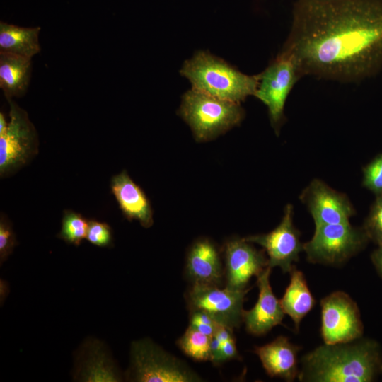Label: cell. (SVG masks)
Wrapping results in <instances>:
<instances>
[{
    "mask_svg": "<svg viewBox=\"0 0 382 382\" xmlns=\"http://www.w3.org/2000/svg\"><path fill=\"white\" fill-rule=\"evenodd\" d=\"M301 75L340 81L382 67V0H298L282 49Z\"/></svg>",
    "mask_w": 382,
    "mask_h": 382,
    "instance_id": "6da1fadb",
    "label": "cell"
},
{
    "mask_svg": "<svg viewBox=\"0 0 382 382\" xmlns=\"http://www.w3.org/2000/svg\"><path fill=\"white\" fill-rule=\"evenodd\" d=\"M381 350L370 339L320 345L304 355L298 378L311 382H370L380 371Z\"/></svg>",
    "mask_w": 382,
    "mask_h": 382,
    "instance_id": "7a4b0ae2",
    "label": "cell"
},
{
    "mask_svg": "<svg viewBox=\"0 0 382 382\" xmlns=\"http://www.w3.org/2000/svg\"><path fill=\"white\" fill-rule=\"evenodd\" d=\"M180 73L189 80L192 88L238 103L255 95L259 81V74H245L204 51L186 60Z\"/></svg>",
    "mask_w": 382,
    "mask_h": 382,
    "instance_id": "3957f363",
    "label": "cell"
},
{
    "mask_svg": "<svg viewBox=\"0 0 382 382\" xmlns=\"http://www.w3.org/2000/svg\"><path fill=\"white\" fill-rule=\"evenodd\" d=\"M180 116L189 125L197 141H207L241 123L244 110L240 103L221 99L195 88L185 93Z\"/></svg>",
    "mask_w": 382,
    "mask_h": 382,
    "instance_id": "277c9868",
    "label": "cell"
},
{
    "mask_svg": "<svg viewBox=\"0 0 382 382\" xmlns=\"http://www.w3.org/2000/svg\"><path fill=\"white\" fill-rule=\"evenodd\" d=\"M369 238L364 228L349 222L316 226L312 238L303 243L312 263L340 265L361 250Z\"/></svg>",
    "mask_w": 382,
    "mask_h": 382,
    "instance_id": "5b68a950",
    "label": "cell"
},
{
    "mask_svg": "<svg viewBox=\"0 0 382 382\" xmlns=\"http://www.w3.org/2000/svg\"><path fill=\"white\" fill-rule=\"evenodd\" d=\"M301 76L295 59L282 50L259 74L254 96L267 107L270 123L277 134L284 121L286 99Z\"/></svg>",
    "mask_w": 382,
    "mask_h": 382,
    "instance_id": "8992f818",
    "label": "cell"
},
{
    "mask_svg": "<svg viewBox=\"0 0 382 382\" xmlns=\"http://www.w3.org/2000/svg\"><path fill=\"white\" fill-rule=\"evenodd\" d=\"M134 381L139 382H192L200 377L185 363L151 341L134 342L131 349Z\"/></svg>",
    "mask_w": 382,
    "mask_h": 382,
    "instance_id": "52a82bcc",
    "label": "cell"
},
{
    "mask_svg": "<svg viewBox=\"0 0 382 382\" xmlns=\"http://www.w3.org/2000/svg\"><path fill=\"white\" fill-rule=\"evenodd\" d=\"M12 98L9 103L10 120L6 132L0 134V174L8 175L28 163L37 152L36 129L27 112Z\"/></svg>",
    "mask_w": 382,
    "mask_h": 382,
    "instance_id": "ba28073f",
    "label": "cell"
},
{
    "mask_svg": "<svg viewBox=\"0 0 382 382\" xmlns=\"http://www.w3.org/2000/svg\"><path fill=\"white\" fill-rule=\"evenodd\" d=\"M324 343H345L361 337L364 327L357 303L345 292L334 291L320 301Z\"/></svg>",
    "mask_w": 382,
    "mask_h": 382,
    "instance_id": "9c48e42d",
    "label": "cell"
},
{
    "mask_svg": "<svg viewBox=\"0 0 382 382\" xmlns=\"http://www.w3.org/2000/svg\"><path fill=\"white\" fill-rule=\"evenodd\" d=\"M248 291V288L220 289L216 285L195 283L188 291L187 299L192 312H204L218 324L233 329L243 321V304Z\"/></svg>",
    "mask_w": 382,
    "mask_h": 382,
    "instance_id": "30bf717a",
    "label": "cell"
},
{
    "mask_svg": "<svg viewBox=\"0 0 382 382\" xmlns=\"http://www.w3.org/2000/svg\"><path fill=\"white\" fill-rule=\"evenodd\" d=\"M294 208L287 204L279 224L267 233L244 238L247 241L260 245L267 255L268 266L279 267L284 272H290L294 262L299 259L303 250L299 231L293 223Z\"/></svg>",
    "mask_w": 382,
    "mask_h": 382,
    "instance_id": "8fae6325",
    "label": "cell"
},
{
    "mask_svg": "<svg viewBox=\"0 0 382 382\" xmlns=\"http://www.w3.org/2000/svg\"><path fill=\"white\" fill-rule=\"evenodd\" d=\"M300 199L306 204L315 226L349 222L355 210L348 197L322 180H313L303 190Z\"/></svg>",
    "mask_w": 382,
    "mask_h": 382,
    "instance_id": "7c38bea8",
    "label": "cell"
},
{
    "mask_svg": "<svg viewBox=\"0 0 382 382\" xmlns=\"http://www.w3.org/2000/svg\"><path fill=\"white\" fill-rule=\"evenodd\" d=\"M226 287L245 289L253 276H257L268 266L264 250H257L243 238L228 241L224 248Z\"/></svg>",
    "mask_w": 382,
    "mask_h": 382,
    "instance_id": "4fadbf2b",
    "label": "cell"
},
{
    "mask_svg": "<svg viewBox=\"0 0 382 382\" xmlns=\"http://www.w3.org/2000/svg\"><path fill=\"white\" fill-rule=\"evenodd\" d=\"M271 270L267 266L257 276L258 299L253 308L243 312L246 330L255 335H265L281 324L285 314L270 283Z\"/></svg>",
    "mask_w": 382,
    "mask_h": 382,
    "instance_id": "5bb4252c",
    "label": "cell"
},
{
    "mask_svg": "<svg viewBox=\"0 0 382 382\" xmlns=\"http://www.w3.org/2000/svg\"><path fill=\"white\" fill-rule=\"evenodd\" d=\"M110 188L123 215L128 220H137L144 228L152 226L153 211L150 202L126 170L112 178Z\"/></svg>",
    "mask_w": 382,
    "mask_h": 382,
    "instance_id": "9a60e30c",
    "label": "cell"
},
{
    "mask_svg": "<svg viewBox=\"0 0 382 382\" xmlns=\"http://www.w3.org/2000/svg\"><path fill=\"white\" fill-rule=\"evenodd\" d=\"M299 347L291 344L287 337L279 336L270 343L256 347L255 352L270 376L292 381L298 378L299 373Z\"/></svg>",
    "mask_w": 382,
    "mask_h": 382,
    "instance_id": "2e32d148",
    "label": "cell"
},
{
    "mask_svg": "<svg viewBox=\"0 0 382 382\" xmlns=\"http://www.w3.org/2000/svg\"><path fill=\"white\" fill-rule=\"evenodd\" d=\"M186 270L193 284L218 286L222 278V267L216 245L207 238L195 242L187 253Z\"/></svg>",
    "mask_w": 382,
    "mask_h": 382,
    "instance_id": "e0dca14e",
    "label": "cell"
},
{
    "mask_svg": "<svg viewBox=\"0 0 382 382\" xmlns=\"http://www.w3.org/2000/svg\"><path fill=\"white\" fill-rule=\"evenodd\" d=\"M32 73V59L0 52V88L6 99L23 96Z\"/></svg>",
    "mask_w": 382,
    "mask_h": 382,
    "instance_id": "ac0fdd59",
    "label": "cell"
},
{
    "mask_svg": "<svg viewBox=\"0 0 382 382\" xmlns=\"http://www.w3.org/2000/svg\"><path fill=\"white\" fill-rule=\"evenodd\" d=\"M289 273V284L279 301L284 313L290 316L299 330L302 319L313 308L315 299L303 272L294 267Z\"/></svg>",
    "mask_w": 382,
    "mask_h": 382,
    "instance_id": "d6986e66",
    "label": "cell"
},
{
    "mask_svg": "<svg viewBox=\"0 0 382 382\" xmlns=\"http://www.w3.org/2000/svg\"><path fill=\"white\" fill-rule=\"evenodd\" d=\"M41 28H23L0 22V52L30 58L40 52Z\"/></svg>",
    "mask_w": 382,
    "mask_h": 382,
    "instance_id": "ffe728a7",
    "label": "cell"
},
{
    "mask_svg": "<svg viewBox=\"0 0 382 382\" xmlns=\"http://www.w3.org/2000/svg\"><path fill=\"white\" fill-rule=\"evenodd\" d=\"M212 337L190 325L184 335L178 340V346L186 355L194 360H210Z\"/></svg>",
    "mask_w": 382,
    "mask_h": 382,
    "instance_id": "44dd1931",
    "label": "cell"
},
{
    "mask_svg": "<svg viewBox=\"0 0 382 382\" xmlns=\"http://www.w3.org/2000/svg\"><path fill=\"white\" fill-rule=\"evenodd\" d=\"M100 349H91L90 358L87 359L83 372L84 381H118L110 360Z\"/></svg>",
    "mask_w": 382,
    "mask_h": 382,
    "instance_id": "7402d4cb",
    "label": "cell"
},
{
    "mask_svg": "<svg viewBox=\"0 0 382 382\" xmlns=\"http://www.w3.org/2000/svg\"><path fill=\"white\" fill-rule=\"evenodd\" d=\"M88 228V221L80 214L71 210L64 212L62 228L59 238L68 243L79 245L86 238Z\"/></svg>",
    "mask_w": 382,
    "mask_h": 382,
    "instance_id": "603a6c76",
    "label": "cell"
},
{
    "mask_svg": "<svg viewBox=\"0 0 382 382\" xmlns=\"http://www.w3.org/2000/svg\"><path fill=\"white\" fill-rule=\"evenodd\" d=\"M363 228L369 240L382 245V194L376 196Z\"/></svg>",
    "mask_w": 382,
    "mask_h": 382,
    "instance_id": "cb8c5ba5",
    "label": "cell"
},
{
    "mask_svg": "<svg viewBox=\"0 0 382 382\" xmlns=\"http://www.w3.org/2000/svg\"><path fill=\"white\" fill-rule=\"evenodd\" d=\"M362 185L376 196L382 194V153L363 168Z\"/></svg>",
    "mask_w": 382,
    "mask_h": 382,
    "instance_id": "d4e9b609",
    "label": "cell"
},
{
    "mask_svg": "<svg viewBox=\"0 0 382 382\" xmlns=\"http://www.w3.org/2000/svg\"><path fill=\"white\" fill-rule=\"evenodd\" d=\"M86 238L91 243L99 247H108L112 244L111 228L104 222L96 220L88 221V228Z\"/></svg>",
    "mask_w": 382,
    "mask_h": 382,
    "instance_id": "484cf974",
    "label": "cell"
},
{
    "mask_svg": "<svg viewBox=\"0 0 382 382\" xmlns=\"http://www.w3.org/2000/svg\"><path fill=\"white\" fill-rule=\"evenodd\" d=\"M16 244V238L9 222L1 217L0 221V260L4 262L11 253Z\"/></svg>",
    "mask_w": 382,
    "mask_h": 382,
    "instance_id": "4316f807",
    "label": "cell"
},
{
    "mask_svg": "<svg viewBox=\"0 0 382 382\" xmlns=\"http://www.w3.org/2000/svg\"><path fill=\"white\" fill-rule=\"evenodd\" d=\"M238 353L233 338L221 343L219 356L214 363L219 364L237 357Z\"/></svg>",
    "mask_w": 382,
    "mask_h": 382,
    "instance_id": "83f0119b",
    "label": "cell"
},
{
    "mask_svg": "<svg viewBox=\"0 0 382 382\" xmlns=\"http://www.w3.org/2000/svg\"><path fill=\"white\" fill-rule=\"evenodd\" d=\"M214 337H215L222 343L226 340L233 338L232 335V329L219 325Z\"/></svg>",
    "mask_w": 382,
    "mask_h": 382,
    "instance_id": "f1b7e54d",
    "label": "cell"
},
{
    "mask_svg": "<svg viewBox=\"0 0 382 382\" xmlns=\"http://www.w3.org/2000/svg\"><path fill=\"white\" fill-rule=\"evenodd\" d=\"M190 325L204 335L209 337H213L214 336L219 324L216 325H212L203 323H197Z\"/></svg>",
    "mask_w": 382,
    "mask_h": 382,
    "instance_id": "f546056e",
    "label": "cell"
},
{
    "mask_svg": "<svg viewBox=\"0 0 382 382\" xmlns=\"http://www.w3.org/2000/svg\"><path fill=\"white\" fill-rule=\"evenodd\" d=\"M371 260L378 272L382 277V245H378V248L372 253Z\"/></svg>",
    "mask_w": 382,
    "mask_h": 382,
    "instance_id": "4dcf8cb0",
    "label": "cell"
},
{
    "mask_svg": "<svg viewBox=\"0 0 382 382\" xmlns=\"http://www.w3.org/2000/svg\"><path fill=\"white\" fill-rule=\"evenodd\" d=\"M8 127V123L6 121L4 115L0 113V134H4Z\"/></svg>",
    "mask_w": 382,
    "mask_h": 382,
    "instance_id": "1f68e13d",
    "label": "cell"
},
{
    "mask_svg": "<svg viewBox=\"0 0 382 382\" xmlns=\"http://www.w3.org/2000/svg\"><path fill=\"white\" fill-rule=\"evenodd\" d=\"M380 371L382 373V362H381V367H380Z\"/></svg>",
    "mask_w": 382,
    "mask_h": 382,
    "instance_id": "d6a6232c",
    "label": "cell"
}]
</instances>
